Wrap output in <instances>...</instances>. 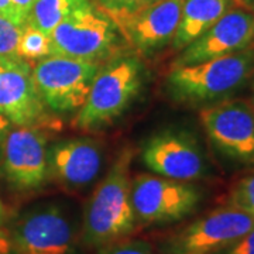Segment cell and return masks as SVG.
<instances>
[{
    "label": "cell",
    "mask_w": 254,
    "mask_h": 254,
    "mask_svg": "<svg viewBox=\"0 0 254 254\" xmlns=\"http://www.w3.org/2000/svg\"><path fill=\"white\" fill-rule=\"evenodd\" d=\"M230 9L233 0H184L180 26L171 41L174 50L190 46Z\"/></svg>",
    "instance_id": "obj_16"
},
{
    "label": "cell",
    "mask_w": 254,
    "mask_h": 254,
    "mask_svg": "<svg viewBox=\"0 0 254 254\" xmlns=\"http://www.w3.org/2000/svg\"><path fill=\"white\" fill-rule=\"evenodd\" d=\"M47 150V136L41 127L13 126L0 155V170L11 188L34 190L46 184Z\"/></svg>",
    "instance_id": "obj_9"
},
{
    "label": "cell",
    "mask_w": 254,
    "mask_h": 254,
    "mask_svg": "<svg viewBox=\"0 0 254 254\" xmlns=\"http://www.w3.org/2000/svg\"><path fill=\"white\" fill-rule=\"evenodd\" d=\"M243 1V4H245L246 7H249L250 10H254V0H242Z\"/></svg>",
    "instance_id": "obj_27"
},
{
    "label": "cell",
    "mask_w": 254,
    "mask_h": 254,
    "mask_svg": "<svg viewBox=\"0 0 254 254\" xmlns=\"http://www.w3.org/2000/svg\"><path fill=\"white\" fill-rule=\"evenodd\" d=\"M200 122L212 144L227 158L254 163V110L250 102L222 100L200 110Z\"/></svg>",
    "instance_id": "obj_8"
},
{
    "label": "cell",
    "mask_w": 254,
    "mask_h": 254,
    "mask_svg": "<svg viewBox=\"0 0 254 254\" xmlns=\"http://www.w3.org/2000/svg\"><path fill=\"white\" fill-rule=\"evenodd\" d=\"M182 4L184 0H157L115 23L137 51L150 54L173 41L180 26Z\"/></svg>",
    "instance_id": "obj_14"
},
{
    "label": "cell",
    "mask_w": 254,
    "mask_h": 254,
    "mask_svg": "<svg viewBox=\"0 0 254 254\" xmlns=\"http://www.w3.org/2000/svg\"><path fill=\"white\" fill-rule=\"evenodd\" d=\"M98 1L102 6V10H105L112 20L116 21L136 13L138 10L144 9L157 0H98Z\"/></svg>",
    "instance_id": "obj_21"
},
{
    "label": "cell",
    "mask_w": 254,
    "mask_h": 254,
    "mask_svg": "<svg viewBox=\"0 0 254 254\" xmlns=\"http://www.w3.org/2000/svg\"><path fill=\"white\" fill-rule=\"evenodd\" d=\"M254 41V13L245 9H230L218 21L185 47L174 66L192 65L250 48Z\"/></svg>",
    "instance_id": "obj_13"
},
{
    "label": "cell",
    "mask_w": 254,
    "mask_h": 254,
    "mask_svg": "<svg viewBox=\"0 0 254 254\" xmlns=\"http://www.w3.org/2000/svg\"><path fill=\"white\" fill-rule=\"evenodd\" d=\"M250 105H252V108L254 110V79L253 83H252V99H250Z\"/></svg>",
    "instance_id": "obj_29"
},
{
    "label": "cell",
    "mask_w": 254,
    "mask_h": 254,
    "mask_svg": "<svg viewBox=\"0 0 254 254\" xmlns=\"http://www.w3.org/2000/svg\"><path fill=\"white\" fill-rule=\"evenodd\" d=\"M11 3L14 4V7L17 9V11L27 20L28 13L31 10V6L34 3V0H11Z\"/></svg>",
    "instance_id": "obj_26"
},
{
    "label": "cell",
    "mask_w": 254,
    "mask_h": 254,
    "mask_svg": "<svg viewBox=\"0 0 254 254\" xmlns=\"http://www.w3.org/2000/svg\"><path fill=\"white\" fill-rule=\"evenodd\" d=\"M215 254H254V229L239 239L236 243Z\"/></svg>",
    "instance_id": "obj_23"
},
{
    "label": "cell",
    "mask_w": 254,
    "mask_h": 254,
    "mask_svg": "<svg viewBox=\"0 0 254 254\" xmlns=\"http://www.w3.org/2000/svg\"><path fill=\"white\" fill-rule=\"evenodd\" d=\"M254 229V218L233 206L219 208L170 237V254H215Z\"/></svg>",
    "instance_id": "obj_7"
},
{
    "label": "cell",
    "mask_w": 254,
    "mask_h": 254,
    "mask_svg": "<svg viewBox=\"0 0 254 254\" xmlns=\"http://www.w3.org/2000/svg\"><path fill=\"white\" fill-rule=\"evenodd\" d=\"M120 30L105 10L91 1L75 9L51 33V55L99 63L118 44Z\"/></svg>",
    "instance_id": "obj_4"
},
{
    "label": "cell",
    "mask_w": 254,
    "mask_h": 254,
    "mask_svg": "<svg viewBox=\"0 0 254 254\" xmlns=\"http://www.w3.org/2000/svg\"><path fill=\"white\" fill-rule=\"evenodd\" d=\"M7 239L11 254H68L73 227L61 206L50 203L24 213Z\"/></svg>",
    "instance_id": "obj_11"
},
{
    "label": "cell",
    "mask_w": 254,
    "mask_h": 254,
    "mask_svg": "<svg viewBox=\"0 0 254 254\" xmlns=\"http://www.w3.org/2000/svg\"><path fill=\"white\" fill-rule=\"evenodd\" d=\"M48 178L69 188L91 184L100 171L102 151L92 138H68L47 150Z\"/></svg>",
    "instance_id": "obj_15"
},
{
    "label": "cell",
    "mask_w": 254,
    "mask_h": 254,
    "mask_svg": "<svg viewBox=\"0 0 254 254\" xmlns=\"http://www.w3.org/2000/svg\"><path fill=\"white\" fill-rule=\"evenodd\" d=\"M23 26L0 16V57H16ZM18 57V55H17Z\"/></svg>",
    "instance_id": "obj_20"
},
{
    "label": "cell",
    "mask_w": 254,
    "mask_h": 254,
    "mask_svg": "<svg viewBox=\"0 0 254 254\" xmlns=\"http://www.w3.org/2000/svg\"><path fill=\"white\" fill-rule=\"evenodd\" d=\"M141 83L143 65L136 57H120L99 68L75 126L88 130L112 123L136 99Z\"/></svg>",
    "instance_id": "obj_3"
},
{
    "label": "cell",
    "mask_w": 254,
    "mask_h": 254,
    "mask_svg": "<svg viewBox=\"0 0 254 254\" xmlns=\"http://www.w3.org/2000/svg\"><path fill=\"white\" fill-rule=\"evenodd\" d=\"M88 1L89 0H34L26 23L51 36L63 20Z\"/></svg>",
    "instance_id": "obj_17"
},
{
    "label": "cell",
    "mask_w": 254,
    "mask_h": 254,
    "mask_svg": "<svg viewBox=\"0 0 254 254\" xmlns=\"http://www.w3.org/2000/svg\"><path fill=\"white\" fill-rule=\"evenodd\" d=\"M254 72V50L225 55L203 63L174 66L167 91L174 100L190 105H215L233 95Z\"/></svg>",
    "instance_id": "obj_1"
},
{
    "label": "cell",
    "mask_w": 254,
    "mask_h": 254,
    "mask_svg": "<svg viewBox=\"0 0 254 254\" xmlns=\"http://www.w3.org/2000/svg\"><path fill=\"white\" fill-rule=\"evenodd\" d=\"M3 220H4V206H3V203L0 200V226L3 223Z\"/></svg>",
    "instance_id": "obj_28"
},
{
    "label": "cell",
    "mask_w": 254,
    "mask_h": 254,
    "mask_svg": "<svg viewBox=\"0 0 254 254\" xmlns=\"http://www.w3.org/2000/svg\"><path fill=\"white\" fill-rule=\"evenodd\" d=\"M0 16L10 18V20L16 21L20 26H24L26 21H27L18 13L17 9L14 7V4L11 3V0H0Z\"/></svg>",
    "instance_id": "obj_24"
},
{
    "label": "cell",
    "mask_w": 254,
    "mask_h": 254,
    "mask_svg": "<svg viewBox=\"0 0 254 254\" xmlns=\"http://www.w3.org/2000/svg\"><path fill=\"white\" fill-rule=\"evenodd\" d=\"M99 254H154V252L144 240H125L102 246Z\"/></svg>",
    "instance_id": "obj_22"
},
{
    "label": "cell",
    "mask_w": 254,
    "mask_h": 254,
    "mask_svg": "<svg viewBox=\"0 0 254 254\" xmlns=\"http://www.w3.org/2000/svg\"><path fill=\"white\" fill-rule=\"evenodd\" d=\"M229 206L240 209L254 218V173L242 178L229 195Z\"/></svg>",
    "instance_id": "obj_19"
},
{
    "label": "cell",
    "mask_w": 254,
    "mask_h": 254,
    "mask_svg": "<svg viewBox=\"0 0 254 254\" xmlns=\"http://www.w3.org/2000/svg\"><path fill=\"white\" fill-rule=\"evenodd\" d=\"M99 68L96 63L50 55L33 66V78L47 109L66 115L85 105Z\"/></svg>",
    "instance_id": "obj_5"
},
{
    "label": "cell",
    "mask_w": 254,
    "mask_h": 254,
    "mask_svg": "<svg viewBox=\"0 0 254 254\" xmlns=\"http://www.w3.org/2000/svg\"><path fill=\"white\" fill-rule=\"evenodd\" d=\"M0 112L13 126L50 125V112L37 92L33 66L20 57H0Z\"/></svg>",
    "instance_id": "obj_10"
},
{
    "label": "cell",
    "mask_w": 254,
    "mask_h": 254,
    "mask_svg": "<svg viewBox=\"0 0 254 254\" xmlns=\"http://www.w3.org/2000/svg\"><path fill=\"white\" fill-rule=\"evenodd\" d=\"M134 151L128 147L112 165L86 205L83 240L89 246H106L130 235L136 227L128 177Z\"/></svg>",
    "instance_id": "obj_2"
},
{
    "label": "cell",
    "mask_w": 254,
    "mask_h": 254,
    "mask_svg": "<svg viewBox=\"0 0 254 254\" xmlns=\"http://www.w3.org/2000/svg\"><path fill=\"white\" fill-rule=\"evenodd\" d=\"M17 55L26 61H40L51 55V38L26 23L17 44Z\"/></svg>",
    "instance_id": "obj_18"
},
{
    "label": "cell",
    "mask_w": 254,
    "mask_h": 254,
    "mask_svg": "<svg viewBox=\"0 0 254 254\" xmlns=\"http://www.w3.org/2000/svg\"><path fill=\"white\" fill-rule=\"evenodd\" d=\"M145 167L175 181L198 180L205 174V160L196 140L187 131L165 130L151 136L141 150Z\"/></svg>",
    "instance_id": "obj_12"
},
{
    "label": "cell",
    "mask_w": 254,
    "mask_h": 254,
    "mask_svg": "<svg viewBox=\"0 0 254 254\" xmlns=\"http://www.w3.org/2000/svg\"><path fill=\"white\" fill-rule=\"evenodd\" d=\"M131 205L136 222L170 223L188 216L199 202V192L188 182L140 175L131 181Z\"/></svg>",
    "instance_id": "obj_6"
},
{
    "label": "cell",
    "mask_w": 254,
    "mask_h": 254,
    "mask_svg": "<svg viewBox=\"0 0 254 254\" xmlns=\"http://www.w3.org/2000/svg\"><path fill=\"white\" fill-rule=\"evenodd\" d=\"M11 128H13V123L0 112V155H1V148L4 144V140Z\"/></svg>",
    "instance_id": "obj_25"
}]
</instances>
